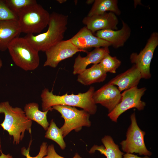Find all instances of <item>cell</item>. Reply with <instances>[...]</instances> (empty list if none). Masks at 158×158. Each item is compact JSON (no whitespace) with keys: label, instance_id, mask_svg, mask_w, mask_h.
<instances>
[{"label":"cell","instance_id":"cell-1","mask_svg":"<svg viewBox=\"0 0 158 158\" xmlns=\"http://www.w3.org/2000/svg\"><path fill=\"white\" fill-rule=\"evenodd\" d=\"M94 91V87L91 86L85 93L76 95L66 93L59 95H54L52 90L49 91L48 88H45L40 95L42 111H52L53 106L61 105L80 107L90 115H94L97 110V105L92 98Z\"/></svg>","mask_w":158,"mask_h":158},{"label":"cell","instance_id":"cell-2","mask_svg":"<svg viewBox=\"0 0 158 158\" xmlns=\"http://www.w3.org/2000/svg\"><path fill=\"white\" fill-rule=\"evenodd\" d=\"M68 16L53 12L50 14L48 27L44 33L35 35L26 34L24 37L38 52H45L63 40L67 29Z\"/></svg>","mask_w":158,"mask_h":158},{"label":"cell","instance_id":"cell-3","mask_svg":"<svg viewBox=\"0 0 158 158\" xmlns=\"http://www.w3.org/2000/svg\"><path fill=\"white\" fill-rule=\"evenodd\" d=\"M0 113L4 114L5 116L0 125L13 137L14 144L18 145L22 140L26 131L31 134L32 121L27 117L21 108L13 107L8 101L2 102L0 103Z\"/></svg>","mask_w":158,"mask_h":158},{"label":"cell","instance_id":"cell-4","mask_svg":"<svg viewBox=\"0 0 158 158\" xmlns=\"http://www.w3.org/2000/svg\"><path fill=\"white\" fill-rule=\"evenodd\" d=\"M15 64L25 71L36 69L40 64L38 51L24 37H19L12 40L8 47Z\"/></svg>","mask_w":158,"mask_h":158},{"label":"cell","instance_id":"cell-5","mask_svg":"<svg viewBox=\"0 0 158 158\" xmlns=\"http://www.w3.org/2000/svg\"><path fill=\"white\" fill-rule=\"evenodd\" d=\"M50 14L37 3L23 11L18 16L21 32L32 34L41 32L48 25Z\"/></svg>","mask_w":158,"mask_h":158},{"label":"cell","instance_id":"cell-6","mask_svg":"<svg viewBox=\"0 0 158 158\" xmlns=\"http://www.w3.org/2000/svg\"><path fill=\"white\" fill-rule=\"evenodd\" d=\"M52 108L59 112L64 119V124L60 128L63 138L73 130L78 132L83 127H88L91 126L89 119L90 114L84 110H79L75 107L61 105H56Z\"/></svg>","mask_w":158,"mask_h":158},{"label":"cell","instance_id":"cell-7","mask_svg":"<svg viewBox=\"0 0 158 158\" xmlns=\"http://www.w3.org/2000/svg\"><path fill=\"white\" fill-rule=\"evenodd\" d=\"M130 119L131 124L126 133V139L120 143L122 150L127 153L150 156L152 153L147 148L145 143V133L138 126L135 112L131 114Z\"/></svg>","mask_w":158,"mask_h":158},{"label":"cell","instance_id":"cell-8","mask_svg":"<svg viewBox=\"0 0 158 158\" xmlns=\"http://www.w3.org/2000/svg\"><path fill=\"white\" fill-rule=\"evenodd\" d=\"M146 90L145 87H135L124 91L121 94L120 102L109 113L108 116L112 121L117 122L121 115L128 110L132 108H136L138 110H143L146 104L141 98Z\"/></svg>","mask_w":158,"mask_h":158},{"label":"cell","instance_id":"cell-9","mask_svg":"<svg viewBox=\"0 0 158 158\" xmlns=\"http://www.w3.org/2000/svg\"><path fill=\"white\" fill-rule=\"evenodd\" d=\"M158 45V33L153 32L142 50L138 54L132 53L130 59L140 71L142 78L150 79L151 77L150 65L154 51Z\"/></svg>","mask_w":158,"mask_h":158},{"label":"cell","instance_id":"cell-10","mask_svg":"<svg viewBox=\"0 0 158 158\" xmlns=\"http://www.w3.org/2000/svg\"><path fill=\"white\" fill-rule=\"evenodd\" d=\"M79 52L87 53L85 50L78 49L68 40H63L45 52L47 59L43 66L55 68L61 61Z\"/></svg>","mask_w":158,"mask_h":158},{"label":"cell","instance_id":"cell-11","mask_svg":"<svg viewBox=\"0 0 158 158\" xmlns=\"http://www.w3.org/2000/svg\"><path fill=\"white\" fill-rule=\"evenodd\" d=\"M92 98L95 104L106 108L109 113L120 102L121 94L115 86L107 83L95 91Z\"/></svg>","mask_w":158,"mask_h":158},{"label":"cell","instance_id":"cell-12","mask_svg":"<svg viewBox=\"0 0 158 158\" xmlns=\"http://www.w3.org/2000/svg\"><path fill=\"white\" fill-rule=\"evenodd\" d=\"M82 22L92 33L104 30H118V19L114 13L111 12L87 16L83 18Z\"/></svg>","mask_w":158,"mask_h":158},{"label":"cell","instance_id":"cell-13","mask_svg":"<svg viewBox=\"0 0 158 158\" xmlns=\"http://www.w3.org/2000/svg\"><path fill=\"white\" fill-rule=\"evenodd\" d=\"M68 40L78 49L83 50L111 46L109 42L94 35L85 26Z\"/></svg>","mask_w":158,"mask_h":158},{"label":"cell","instance_id":"cell-14","mask_svg":"<svg viewBox=\"0 0 158 158\" xmlns=\"http://www.w3.org/2000/svg\"><path fill=\"white\" fill-rule=\"evenodd\" d=\"M122 28L119 30H104L96 32L95 36L111 43L115 48L123 46L129 37L131 29L128 25L122 21Z\"/></svg>","mask_w":158,"mask_h":158},{"label":"cell","instance_id":"cell-15","mask_svg":"<svg viewBox=\"0 0 158 158\" xmlns=\"http://www.w3.org/2000/svg\"><path fill=\"white\" fill-rule=\"evenodd\" d=\"M109 53L108 47H105L95 48L92 51L87 52V55L85 57H82L79 54L75 59L73 74L78 75L85 70L88 65L92 63H99L103 58Z\"/></svg>","mask_w":158,"mask_h":158},{"label":"cell","instance_id":"cell-16","mask_svg":"<svg viewBox=\"0 0 158 158\" xmlns=\"http://www.w3.org/2000/svg\"><path fill=\"white\" fill-rule=\"evenodd\" d=\"M142 78L140 71L134 64L125 72L112 79L108 83L117 86V88L121 92L137 87Z\"/></svg>","mask_w":158,"mask_h":158},{"label":"cell","instance_id":"cell-17","mask_svg":"<svg viewBox=\"0 0 158 158\" xmlns=\"http://www.w3.org/2000/svg\"><path fill=\"white\" fill-rule=\"evenodd\" d=\"M21 33L18 20L0 21V51L7 50L10 43Z\"/></svg>","mask_w":158,"mask_h":158},{"label":"cell","instance_id":"cell-18","mask_svg":"<svg viewBox=\"0 0 158 158\" xmlns=\"http://www.w3.org/2000/svg\"><path fill=\"white\" fill-rule=\"evenodd\" d=\"M107 75V73L102 68L99 63L95 64L79 74L77 80L84 85H89L104 81Z\"/></svg>","mask_w":158,"mask_h":158},{"label":"cell","instance_id":"cell-19","mask_svg":"<svg viewBox=\"0 0 158 158\" xmlns=\"http://www.w3.org/2000/svg\"><path fill=\"white\" fill-rule=\"evenodd\" d=\"M104 146L95 145L89 151L92 154L95 151H99L106 158H123L124 153L119 149L118 145L115 143L113 138L109 135H105L102 139Z\"/></svg>","mask_w":158,"mask_h":158},{"label":"cell","instance_id":"cell-20","mask_svg":"<svg viewBox=\"0 0 158 158\" xmlns=\"http://www.w3.org/2000/svg\"><path fill=\"white\" fill-rule=\"evenodd\" d=\"M23 110L29 119L36 122L47 130L49 125L47 118V114L49 111H40L39 104L35 102L26 104Z\"/></svg>","mask_w":158,"mask_h":158},{"label":"cell","instance_id":"cell-21","mask_svg":"<svg viewBox=\"0 0 158 158\" xmlns=\"http://www.w3.org/2000/svg\"><path fill=\"white\" fill-rule=\"evenodd\" d=\"M117 0H95L87 16H91L103 13L107 11L119 15L121 11L118 6Z\"/></svg>","mask_w":158,"mask_h":158},{"label":"cell","instance_id":"cell-22","mask_svg":"<svg viewBox=\"0 0 158 158\" xmlns=\"http://www.w3.org/2000/svg\"><path fill=\"white\" fill-rule=\"evenodd\" d=\"M45 137L55 142L62 150H63L65 148L66 144L61 131L60 128L57 127L53 119L51 121L45 133Z\"/></svg>","mask_w":158,"mask_h":158},{"label":"cell","instance_id":"cell-23","mask_svg":"<svg viewBox=\"0 0 158 158\" xmlns=\"http://www.w3.org/2000/svg\"><path fill=\"white\" fill-rule=\"evenodd\" d=\"M4 1L10 10L18 17L24 10L37 3L35 0H4Z\"/></svg>","mask_w":158,"mask_h":158},{"label":"cell","instance_id":"cell-24","mask_svg":"<svg viewBox=\"0 0 158 158\" xmlns=\"http://www.w3.org/2000/svg\"><path fill=\"white\" fill-rule=\"evenodd\" d=\"M121 63V61L116 57L112 56L109 54L106 55L99 64L106 73H115Z\"/></svg>","mask_w":158,"mask_h":158},{"label":"cell","instance_id":"cell-25","mask_svg":"<svg viewBox=\"0 0 158 158\" xmlns=\"http://www.w3.org/2000/svg\"><path fill=\"white\" fill-rule=\"evenodd\" d=\"M18 20V17L8 8L4 0H0V21Z\"/></svg>","mask_w":158,"mask_h":158},{"label":"cell","instance_id":"cell-26","mask_svg":"<svg viewBox=\"0 0 158 158\" xmlns=\"http://www.w3.org/2000/svg\"><path fill=\"white\" fill-rule=\"evenodd\" d=\"M31 143V140L29 143L28 147L27 149L25 147H23L21 149L22 154L25 156L26 158H43L47 155L48 145L47 142H43L41 145L40 151L37 155L33 157L30 156L29 151Z\"/></svg>","mask_w":158,"mask_h":158},{"label":"cell","instance_id":"cell-27","mask_svg":"<svg viewBox=\"0 0 158 158\" xmlns=\"http://www.w3.org/2000/svg\"><path fill=\"white\" fill-rule=\"evenodd\" d=\"M43 158H66L59 155L55 151L54 145L51 144L47 147V154ZM72 158H82L76 153Z\"/></svg>","mask_w":158,"mask_h":158},{"label":"cell","instance_id":"cell-28","mask_svg":"<svg viewBox=\"0 0 158 158\" xmlns=\"http://www.w3.org/2000/svg\"><path fill=\"white\" fill-rule=\"evenodd\" d=\"M123 158H151L149 156H145L143 157L138 156L133 154L126 153L123 155Z\"/></svg>","mask_w":158,"mask_h":158},{"label":"cell","instance_id":"cell-29","mask_svg":"<svg viewBox=\"0 0 158 158\" xmlns=\"http://www.w3.org/2000/svg\"><path fill=\"white\" fill-rule=\"evenodd\" d=\"M0 151L1 153L0 155V158H13L12 156L9 154H5L3 153L1 149L0 150Z\"/></svg>","mask_w":158,"mask_h":158},{"label":"cell","instance_id":"cell-30","mask_svg":"<svg viewBox=\"0 0 158 158\" xmlns=\"http://www.w3.org/2000/svg\"><path fill=\"white\" fill-rule=\"evenodd\" d=\"M95 0H87L86 1V4H93Z\"/></svg>","mask_w":158,"mask_h":158},{"label":"cell","instance_id":"cell-31","mask_svg":"<svg viewBox=\"0 0 158 158\" xmlns=\"http://www.w3.org/2000/svg\"><path fill=\"white\" fill-rule=\"evenodd\" d=\"M56 1L58 2L59 3L62 4L67 1L66 0H57Z\"/></svg>","mask_w":158,"mask_h":158},{"label":"cell","instance_id":"cell-32","mask_svg":"<svg viewBox=\"0 0 158 158\" xmlns=\"http://www.w3.org/2000/svg\"><path fill=\"white\" fill-rule=\"evenodd\" d=\"M2 66V60L0 58V69Z\"/></svg>","mask_w":158,"mask_h":158}]
</instances>
